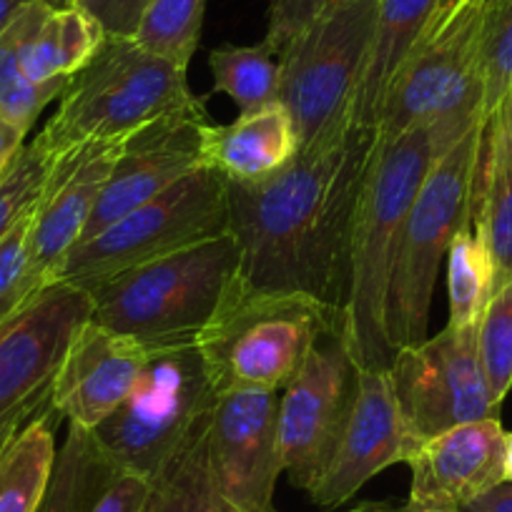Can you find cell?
I'll use <instances>...</instances> for the list:
<instances>
[{"instance_id":"1","label":"cell","mask_w":512,"mask_h":512,"mask_svg":"<svg viewBox=\"0 0 512 512\" xmlns=\"http://www.w3.org/2000/svg\"><path fill=\"white\" fill-rule=\"evenodd\" d=\"M374 146L377 128L347 116L269 179H226L241 287L304 294L344 312L354 214Z\"/></svg>"},{"instance_id":"2","label":"cell","mask_w":512,"mask_h":512,"mask_svg":"<svg viewBox=\"0 0 512 512\" xmlns=\"http://www.w3.org/2000/svg\"><path fill=\"white\" fill-rule=\"evenodd\" d=\"M442 151L430 126L379 139L354 214L344 339L357 369H390L395 349L387 329V297L407 211Z\"/></svg>"},{"instance_id":"3","label":"cell","mask_w":512,"mask_h":512,"mask_svg":"<svg viewBox=\"0 0 512 512\" xmlns=\"http://www.w3.org/2000/svg\"><path fill=\"white\" fill-rule=\"evenodd\" d=\"M239 279L234 236L199 241L86 287L96 324L149 349L196 344Z\"/></svg>"},{"instance_id":"4","label":"cell","mask_w":512,"mask_h":512,"mask_svg":"<svg viewBox=\"0 0 512 512\" xmlns=\"http://www.w3.org/2000/svg\"><path fill=\"white\" fill-rule=\"evenodd\" d=\"M344 327L342 309L304 294L234 289L196 347L216 395L284 390L307 362L319 337Z\"/></svg>"},{"instance_id":"5","label":"cell","mask_w":512,"mask_h":512,"mask_svg":"<svg viewBox=\"0 0 512 512\" xmlns=\"http://www.w3.org/2000/svg\"><path fill=\"white\" fill-rule=\"evenodd\" d=\"M194 98L186 68L154 56L131 36L108 33L91 63L68 81L36 139L56 161L81 144L128 139Z\"/></svg>"},{"instance_id":"6","label":"cell","mask_w":512,"mask_h":512,"mask_svg":"<svg viewBox=\"0 0 512 512\" xmlns=\"http://www.w3.org/2000/svg\"><path fill=\"white\" fill-rule=\"evenodd\" d=\"M485 121L440 156L427 171L402 226L395 272L387 297L392 349L427 339L437 274L457 231L475 216Z\"/></svg>"},{"instance_id":"7","label":"cell","mask_w":512,"mask_h":512,"mask_svg":"<svg viewBox=\"0 0 512 512\" xmlns=\"http://www.w3.org/2000/svg\"><path fill=\"white\" fill-rule=\"evenodd\" d=\"M490 0H465L450 21L422 38L379 103V139L430 126L440 151H450L482 118L480 38Z\"/></svg>"},{"instance_id":"8","label":"cell","mask_w":512,"mask_h":512,"mask_svg":"<svg viewBox=\"0 0 512 512\" xmlns=\"http://www.w3.org/2000/svg\"><path fill=\"white\" fill-rule=\"evenodd\" d=\"M214 392L196 344L151 349L131 395L88 430L113 465L154 482L196 427L211 415Z\"/></svg>"},{"instance_id":"9","label":"cell","mask_w":512,"mask_h":512,"mask_svg":"<svg viewBox=\"0 0 512 512\" xmlns=\"http://www.w3.org/2000/svg\"><path fill=\"white\" fill-rule=\"evenodd\" d=\"M229 234V181L199 169L73 246L58 282L91 287L159 256Z\"/></svg>"},{"instance_id":"10","label":"cell","mask_w":512,"mask_h":512,"mask_svg":"<svg viewBox=\"0 0 512 512\" xmlns=\"http://www.w3.org/2000/svg\"><path fill=\"white\" fill-rule=\"evenodd\" d=\"M377 8L379 0H344L279 53V101L292 113L302 149L349 116L372 51Z\"/></svg>"},{"instance_id":"11","label":"cell","mask_w":512,"mask_h":512,"mask_svg":"<svg viewBox=\"0 0 512 512\" xmlns=\"http://www.w3.org/2000/svg\"><path fill=\"white\" fill-rule=\"evenodd\" d=\"M390 379L417 447L465 422L500 415L482 369L477 327H445L395 352Z\"/></svg>"},{"instance_id":"12","label":"cell","mask_w":512,"mask_h":512,"mask_svg":"<svg viewBox=\"0 0 512 512\" xmlns=\"http://www.w3.org/2000/svg\"><path fill=\"white\" fill-rule=\"evenodd\" d=\"M357 390V364L344 327L322 334L297 377L279 397L282 465L294 487L309 492L322 477Z\"/></svg>"},{"instance_id":"13","label":"cell","mask_w":512,"mask_h":512,"mask_svg":"<svg viewBox=\"0 0 512 512\" xmlns=\"http://www.w3.org/2000/svg\"><path fill=\"white\" fill-rule=\"evenodd\" d=\"M209 126L204 101L194 98L189 106L176 108L128 136L83 239L96 236L123 214L169 191L194 171L206 169Z\"/></svg>"},{"instance_id":"14","label":"cell","mask_w":512,"mask_h":512,"mask_svg":"<svg viewBox=\"0 0 512 512\" xmlns=\"http://www.w3.org/2000/svg\"><path fill=\"white\" fill-rule=\"evenodd\" d=\"M91 312L86 289L56 282L0 322V420L48 397L68 344Z\"/></svg>"},{"instance_id":"15","label":"cell","mask_w":512,"mask_h":512,"mask_svg":"<svg viewBox=\"0 0 512 512\" xmlns=\"http://www.w3.org/2000/svg\"><path fill=\"white\" fill-rule=\"evenodd\" d=\"M206 445L216 482L236 510L274 512V490L284 472L277 392L221 395L211 410Z\"/></svg>"},{"instance_id":"16","label":"cell","mask_w":512,"mask_h":512,"mask_svg":"<svg viewBox=\"0 0 512 512\" xmlns=\"http://www.w3.org/2000/svg\"><path fill=\"white\" fill-rule=\"evenodd\" d=\"M415 450L417 442L397 405L390 369H357L347 420L309 497L322 507L342 505L374 475L410 460Z\"/></svg>"},{"instance_id":"17","label":"cell","mask_w":512,"mask_h":512,"mask_svg":"<svg viewBox=\"0 0 512 512\" xmlns=\"http://www.w3.org/2000/svg\"><path fill=\"white\" fill-rule=\"evenodd\" d=\"M123 141H91L53 161L28 234V282L33 292L58 282L68 254L86 234Z\"/></svg>"},{"instance_id":"18","label":"cell","mask_w":512,"mask_h":512,"mask_svg":"<svg viewBox=\"0 0 512 512\" xmlns=\"http://www.w3.org/2000/svg\"><path fill=\"white\" fill-rule=\"evenodd\" d=\"M151 349L128 334L88 319L51 382V407L68 425L96 430L139 382Z\"/></svg>"},{"instance_id":"19","label":"cell","mask_w":512,"mask_h":512,"mask_svg":"<svg viewBox=\"0 0 512 512\" xmlns=\"http://www.w3.org/2000/svg\"><path fill=\"white\" fill-rule=\"evenodd\" d=\"M507 432L500 417L465 422L422 442L410 455V502L420 510H460L505 482Z\"/></svg>"},{"instance_id":"20","label":"cell","mask_w":512,"mask_h":512,"mask_svg":"<svg viewBox=\"0 0 512 512\" xmlns=\"http://www.w3.org/2000/svg\"><path fill=\"white\" fill-rule=\"evenodd\" d=\"M149 490L151 480L113 465L91 432L71 425L41 512H141Z\"/></svg>"},{"instance_id":"21","label":"cell","mask_w":512,"mask_h":512,"mask_svg":"<svg viewBox=\"0 0 512 512\" xmlns=\"http://www.w3.org/2000/svg\"><path fill=\"white\" fill-rule=\"evenodd\" d=\"M302 151L292 113L282 101L236 116L226 126H209L206 166L229 181H262L292 164Z\"/></svg>"},{"instance_id":"22","label":"cell","mask_w":512,"mask_h":512,"mask_svg":"<svg viewBox=\"0 0 512 512\" xmlns=\"http://www.w3.org/2000/svg\"><path fill=\"white\" fill-rule=\"evenodd\" d=\"M475 224L487 241L495 267V292L512 279V101L510 96L485 121L480 174L475 189Z\"/></svg>"},{"instance_id":"23","label":"cell","mask_w":512,"mask_h":512,"mask_svg":"<svg viewBox=\"0 0 512 512\" xmlns=\"http://www.w3.org/2000/svg\"><path fill=\"white\" fill-rule=\"evenodd\" d=\"M435 8L437 0H379L372 51L349 108L354 121L374 126L384 91L425 36Z\"/></svg>"},{"instance_id":"24","label":"cell","mask_w":512,"mask_h":512,"mask_svg":"<svg viewBox=\"0 0 512 512\" xmlns=\"http://www.w3.org/2000/svg\"><path fill=\"white\" fill-rule=\"evenodd\" d=\"M53 417L48 400L0 455V512H41L58 455Z\"/></svg>"},{"instance_id":"25","label":"cell","mask_w":512,"mask_h":512,"mask_svg":"<svg viewBox=\"0 0 512 512\" xmlns=\"http://www.w3.org/2000/svg\"><path fill=\"white\" fill-rule=\"evenodd\" d=\"M211 417V415H209ZM209 417L151 482L141 512H239L221 492L209 462Z\"/></svg>"},{"instance_id":"26","label":"cell","mask_w":512,"mask_h":512,"mask_svg":"<svg viewBox=\"0 0 512 512\" xmlns=\"http://www.w3.org/2000/svg\"><path fill=\"white\" fill-rule=\"evenodd\" d=\"M447 294L450 322L447 327H480L487 302L495 294V267L475 216L462 226L447 249Z\"/></svg>"},{"instance_id":"27","label":"cell","mask_w":512,"mask_h":512,"mask_svg":"<svg viewBox=\"0 0 512 512\" xmlns=\"http://www.w3.org/2000/svg\"><path fill=\"white\" fill-rule=\"evenodd\" d=\"M214 91L239 106V113L279 101L282 63L267 41L256 46H221L209 53Z\"/></svg>"},{"instance_id":"28","label":"cell","mask_w":512,"mask_h":512,"mask_svg":"<svg viewBox=\"0 0 512 512\" xmlns=\"http://www.w3.org/2000/svg\"><path fill=\"white\" fill-rule=\"evenodd\" d=\"M204 13L206 0H149L131 38L154 56L189 71L201 41Z\"/></svg>"},{"instance_id":"29","label":"cell","mask_w":512,"mask_h":512,"mask_svg":"<svg viewBox=\"0 0 512 512\" xmlns=\"http://www.w3.org/2000/svg\"><path fill=\"white\" fill-rule=\"evenodd\" d=\"M28 6H23L13 16V21L0 31V118L26 134L38 121L43 108L61 98V93L66 91V88L33 86L23 73L21 48L28 26Z\"/></svg>"},{"instance_id":"30","label":"cell","mask_w":512,"mask_h":512,"mask_svg":"<svg viewBox=\"0 0 512 512\" xmlns=\"http://www.w3.org/2000/svg\"><path fill=\"white\" fill-rule=\"evenodd\" d=\"M477 347L492 402L500 407L512 390V279L487 302L477 327Z\"/></svg>"},{"instance_id":"31","label":"cell","mask_w":512,"mask_h":512,"mask_svg":"<svg viewBox=\"0 0 512 512\" xmlns=\"http://www.w3.org/2000/svg\"><path fill=\"white\" fill-rule=\"evenodd\" d=\"M51 166L53 156L38 139L28 141L16 156L6 179L0 181V241L23 216L36 209Z\"/></svg>"},{"instance_id":"32","label":"cell","mask_w":512,"mask_h":512,"mask_svg":"<svg viewBox=\"0 0 512 512\" xmlns=\"http://www.w3.org/2000/svg\"><path fill=\"white\" fill-rule=\"evenodd\" d=\"M33 211L23 216L0 241V322H6L21 304L33 297L28 282V234Z\"/></svg>"},{"instance_id":"33","label":"cell","mask_w":512,"mask_h":512,"mask_svg":"<svg viewBox=\"0 0 512 512\" xmlns=\"http://www.w3.org/2000/svg\"><path fill=\"white\" fill-rule=\"evenodd\" d=\"M344 0H272L269 6V28L264 41L282 53L299 33L312 26L324 11L339 6Z\"/></svg>"},{"instance_id":"34","label":"cell","mask_w":512,"mask_h":512,"mask_svg":"<svg viewBox=\"0 0 512 512\" xmlns=\"http://www.w3.org/2000/svg\"><path fill=\"white\" fill-rule=\"evenodd\" d=\"M146 3L149 0H96L86 8H91L93 16L103 23L106 33L131 36Z\"/></svg>"},{"instance_id":"35","label":"cell","mask_w":512,"mask_h":512,"mask_svg":"<svg viewBox=\"0 0 512 512\" xmlns=\"http://www.w3.org/2000/svg\"><path fill=\"white\" fill-rule=\"evenodd\" d=\"M48 400H51V392H48V397H43V400L31 402V405L21 407V410L11 412V415H6L3 420H0V455H3V450H6L8 445H11L13 437H16L18 432H21L23 427H26L28 422H31L33 417L48 405Z\"/></svg>"},{"instance_id":"36","label":"cell","mask_w":512,"mask_h":512,"mask_svg":"<svg viewBox=\"0 0 512 512\" xmlns=\"http://www.w3.org/2000/svg\"><path fill=\"white\" fill-rule=\"evenodd\" d=\"M26 136V131H21L18 126H13V123L0 118V181L6 179L16 156L21 154V149L26 146Z\"/></svg>"},{"instance_id":"37","label":"cell","mask_w":512,"mask_h":512,"mask_svg":"<svg viewBox=\"0 0 512 512\" xmlns=\"http://www.w3.org/2000/svg\"><path fill=\"white\" fill-rule=\"evenodd\" d=\"M457 512H512V482H502L495 490L477 497Z\"/></svg>"},{"instance_id":"38","label":"cell","mask_w":512,"mask_h":512,"mask_svg":"<svg viewBox=\"0 0 512 512\" xmlns=\"http://www.w3.org/2000/svg\"><path fill=\"white\" fill-rule=\"evenodd\" d=\"M28 3H38V0H0V31H3V28L13 21V16H16L23 6H28ZM41 3H51V6L63 8L76 3V0H41Z\"/></svg>"},{"instance_id":"39","label":"cell","mask_w":512,"mask_h":512,"mask_svg":"<svg viewBox=\"0 0 512 512\" xmlns=\"http://www.w3.org/2000/svg\"><path fill=\"white\" fill-rule=\"evenodd\" d=\"M462 3H465V0H437L435 16H432L430 26H427L425 36H422V38H427V36H432V33H437V31H440V28L445 26L447 21H450V18H452V13H455L457 8L462 6ZM422 38H420V41H422Z\"/></svg>"},{"instance_id":"40","label":"cell","mask_w":512,"mask_h":512,"mask_svg":"<svg viewBox=\"0 0 512 512\" xmlns=\"http://www.w3.org/2000/svg\"><path fill=\"white\" fill-rule=\"evenodd\" d=\"M347 512H427V510H420V507H412V505L390 507V505H377V502H364V505L354 507V510H347Z\"/></svg>"},{"instance_id":"41","label":"cell","mask_w":512,"mask_h":512,"mask_svg":"<svg viewBox=\"0 0 512 512\" xmlns=\"http://www.w3.org/2000/svg\"><path fill=\"white\" fill-rule=\"evenodd\" d=\"M505 482H512V432H507V447H505Z\"/></svg>"},{"instance_id":"42","label":"cell","mask_w":512,"mask_h":512,"mask_svg":"<svg viewBox=\"0 0 512 512\" xmlns=\"http://www.w3.org/2000/svg\"><path fill=\"white\" fill-rule=\"evenodd\" d=\"M91 3H96V0H81V6H91Z\"/></svg>"},{"instance_id":"43","label":"cell","mask_w":512,"mask_h":512,"mask_svg":"<svg viewBox=\"0 0 512 512\" xmlns=\"http://www.w3.org/2000/svg\"><path fill=\"white\" fill-rule=\"evenodd\" d=\"M427 512H457V510H427Z\"/></svg>"},{"instance_id":"44","label":"cell","mask_w":512,"mask_h":512,"mask_svg":"<svg viewBox=\"0 0 512 512\" xmlns=\"http://www.w3.org/2000/svg\"><path fill=\"white\" fill-rule=\"evenodd\" d=\"M510 101H512V91H510Z\"/></svg>"},{"instance_id":"45","label":"cell","mask_w":512,"mask_h":512,"mask_svg":"<svg viewBox=\"0 0 512 512\" xmlns=\"http://www.w3.org/2000/svg\"><path fill=\"white\" fill-rule=\"evenodd\" d=\"M76 3H81V0H76Z\"/></svg>"}]
</instances>
